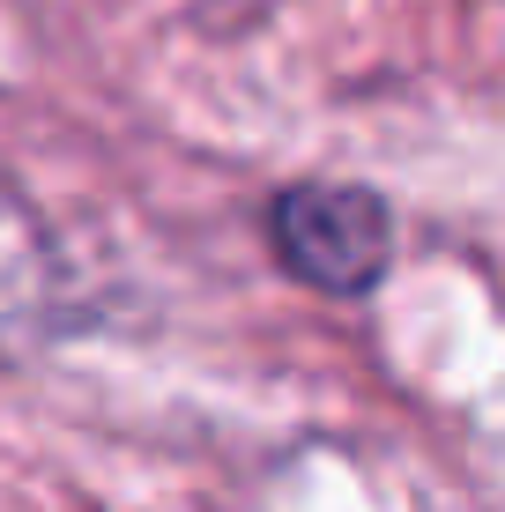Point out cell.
<instances>
[{
  "instance_id": "1",
  "label": "cell",
  "mask_w": 505,
  "mask_h": 512,
  "mask_svg": "<svg viewBox=\"0 0 505 512\" xmlns=\"http://www.w3.org/2000/svg\"><path fill=\"white\" fill-rule=\"evenodd\" d=\"M268 238H275V260H283L298 282L327 290V297H364L394 260L387 201H379L372 186H335V179L275 193Z\"/></svg>"
}]
</instances>
